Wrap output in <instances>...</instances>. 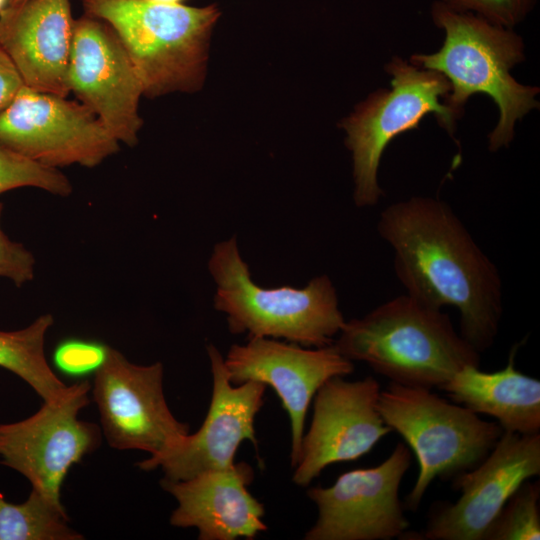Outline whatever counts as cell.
<instances>
[{
	"label": "cell",
	"mask_w": 540,
	"mask_h": 540,
	"mask_svg": "<svg viewBox=\"0 0 540 540\" xmlns=\"http://www.w3.org/2000/svg\"><path fill=\"white\" fill-rule=\"evenodd\" d=\"M406 293L460 313V334L479 353L495 341L503 312L496 265L444 201L414 196L387 206L377 224Z\"/></svg>",
	"instance_id": "1"
},
{
	"label": "cell",
	"mask_w": 540,
	"mask_h": 540,
	"mask_svg": "<svg viewBox=\"0 0 540 540\" xmlns=\"http://www.w3.org/2000/svg\"><path fill=\"white\" fill-rule=\"evenodd\" d=\"M431 18L445 32L443 45L432 54H413L410 64L445 76L451 90L443 102L460 117L471 96H489L500 114L488 135V148L496 152L508 147L516 122L539 107V88L523 85L510 74L524 60L522 38L511 28L453 10L441 0L432 4Z\"/></svg>",
	"instance_id": "2"
},
{
	"label": "cell",
	"mask_w": 540,
	"mask_h": 540,
	"mask_svg": "<svg viewBox=\"0 0 540 540\" xmlns=\"http://www.w3.org/2000/svg\"><path fill=\"white\" fill-rule=\"evenodd\" d=\"M332 345L390 382L431 390L441 389L465 366L480 364V353L446 313L407 293L346 321Z\"/></svg>",
	"instance_id": "3"
},
{
	"label": "cell",
	"mask_w": 540,
	"mask_h": 540,
	"mask_svg": "<svg viewBox=\"0 0 540 540\" xmlns=\"http://www.w3.org/2000/svg\"><path fill=\"white\" fill-rule=\"evenodd\" d=\"M208 269L216 284L214 307L226 315L232 334L317 348L331 345L346 322L327 275L303 288H263L252 280L235 237L214 246Z\"/></svg>",
	"instance_id": "4"
},
{
	"label": "cell",
	"mask_w": 540,
	"mask_h": 540,
	"mask_svg": "<svg viewBox=\"0 0 540 540\" xmlns=\"http://www.w3.org/2000/svg\"><path fill=\"white\" fill-rule=\"evenodd\" d=\"M86 15L108 24L126 49L143 94L194 92L204 79L215 5L190 7L147 0H83Z\"/></svg>",
	"instance_id": "5"
},
{
	"label": "cell",
	"mask_w": 540,
	"mask_h": 540,
	"mask_svg": "<svg viewBox=\"0 0 540 540\" xmlns=\"http://www.w3.org/2000/svg\"><path fill=\"white\" fill-rule=\"evenodd\" d=\"M378 410L417 458L419 473L405 497V507L413 512L436 478H455L477 466L503 433L497 422L483 420L431 389L395 382L380 391Z\"/></svg>",
	"instance_id": "6"
},
{
	"label": "cell",
	"mask_w": 540,
	"mask_h": 540,
	"mask_svg": "<svg viewBox=\"0 0 540 540\" xmlns=\"http://www.w3.org/2000/svg\"><path fill=\"white\" fill-rule=\"evenodd\" d=\"M385 71L391 76V88L371 93L341 123L352 153L353 199L361 208L376 205L383 195L378 184V168L394 138L417 129L421 120L431 113L453 137L456 120L460 118L443 102L451 86L441 73L420 69L400 57H393Z\"/></svg>",
	"instance_id": "7"
},
{
	"label": "cell",
	"mask_w": 540,
	"mask_h": 540,
	"mask_svg": "<svg viewBox=\"0 0 540 540\" xmlns=\"http://www.w3.org/2000/svg\"><path fill=\"white\" fill-rule=\"evenodd\" d=\"M90 391L89 381L68 385L61 396L43 401L31 416L0 424V463L58 504L70 468L101 444V428L79 419Z\"/></svg>",
	"instance_id": "8"
},
{
	"label": "cell",
	"mask_w": 540,
	"mask_h": 540,
	"mask_svg": "<svg viewBox=\"0 0 540 540\" xmlns=\"http://www.w3.org/2000/svg\"><path fill=\"white\" fill-rule=\"evenodd\" d=\"M0 145L41 165L92 168L119 142L84 104L24 85L0 112Z\"/></svg>",
	"instance_id": "9"
},
{
	"label": "cell",
	"mask_w": 540,
	"mask_h": 540,
	"mask_svg": "<svg viewBox=\"0 0 540 540\" xmlns=\"http://www.w3.org/2000/svg\"><path fill=\"white\" fill-rule=\"evenodd\" d=\"M163 365H138L108 347L94 373L91 392L99 412L102 434L117 450H140L159 455L189 434L169 409L163 390Z\"/></svg>",
	"instance_id": "10"
},
{
	"label": "cell",
	"mask_w": 540,
	"mask_h": 540,
	"mask_svg": "<svg viewBox=\"0 0 540 540\" xmlns=\"http://www.w3.org/2000/svg\"><path fill=\"white\" fill-rule=\"evenodd\" d=\"M411 462L410 448L399 442L379 465L347 471L329 487L308 489L318 517L304 539H400L410 523L399 499V487Z\"/></svg>",
	"instance_id": "11"
},
{
	"label": "cell",
	"mask_w": 540,
	"mask_h": 540,
	"mask_svg": "<svg viewBox=\"0 0 540 540\" xmlns=\"http://www.w3.org/2000/svg\"><path fill=\"white\" fill-rule=\"evenodd\" d=\"M539 474L540 433L503 431L481 463L453 478V488L461 492L458 500L434 505L423 531H406L402 536L414 540H483L515 490Z\"/></svg>",
	"instance_id": "12"
},
{
	"label": "cell",
	"mask_w": 540,
	"mask_h": 540,
	"mask_svg": "<svg viewBox=\"0 0 540 540\" xmlns=\"http://www.w3.org/2000/svg\"><path fill=\"white\" fill-rule=\"evenodd\" d=\"M213 379L208 413L200 429L187 434L165 452L137 463L144 471L161 468L165 480L181 481L200 473L232 467L240 444L250 440L257 449L254 421L264 403L266 385L246 381L234 386L224 358L207 346Z\"/></svg>",
	"instance_id": "13"
},
{
	"label": "cell",
	"mask_w": 540,
	"mask_h": 540,
	"mask_svg": "<svg viewBox=\"0 0 540 540\" xmlns=\"http://www.w3.org/2000/svg\"><path fill=\"white\" fill-rule=\"evenodd\" d=\"M67 79L70 92L118 142L128 146L138 142L142 83L126 49L108 24L89 15L74 21Z\"/></svg>",
	"instance_id": "14"
},
{
	"label": "cell",
	"mask_w": 540,
	"mask_h": 540,
	"mask_svg": "<svg viewBox=\"0 0 540 540\" xmlns=\"http://www.w3.org/2000/svg\"><path fill=\"white\" fill-rule=\"evenodd\" d=\"M224 365L233 385L257 381L274 389L291 421L293 468L300 458L305 418L316 392L327 380L354 371L353 362L332 344L307 349L267 337H252L244 345H232Z\"/></svg>",
	"instance_id": "15"
},
{
	"label": "cell",
	"mask_w": 540,
	"mask_h": 540,
	"mask_svg": "<svg viewBox=\"0 0 540 540\" xmlns=\"http://www.w3.org/2000/svg\"><path fill=\"white\" fill-rule=\"evenodd\" d=\"M380 391L372 376L357 381L336 376L318 389L294 483L308 486L327 466L362 457L392 431L378 410Z\"/></svg>",
	"instance_id": "16"
},
{
	"label": "cell",
	"mask_w": 540,
	"mask_h": 540,
	"mask_svg": "<svg viewBox=\"0 0 540 540\" xmlns=\"http://www.w3.org/2000/svg\"><path fill=\"white\" fill-rule=\"evenodd\" d=\"M254 477L245 462L200 473L190 479L169 481L161 486L177 501L170 524L196 528L200 540L254 539L267 530L264 507L248 491Z\"/></svg>",
	"instance_id": "17"
},
{
	"label": "cell",
	"mask_w": 540,
	"mask_h": 540,
	"mask_svg": "<svg viewBox=\"0 0 540 540\" xmlns=\"http://www.w3.org/2000/svg\"><path fill=\"white\" fill-rule=\"evenodd\" d=\"M74 19L69 0H26L0 12V46L24 85L66 97Z\"/></svg>",
	"instance_id": "18"
},
{
	"label": "cell",
	"mask_w": 540,
	"mask_h": 540,
	"mask_svg": "<svg viewBox=\"0 0 540 540\" xmlns=\"http://www.w3.org/2000/svg\"><path fill=\"white\" fill-rule=\"evenodd\" d=\"M516 350L517 345L501 370L484 372L468 365L441 389L456 404L495 418L503 431L540 433V381L516 369Z\"/></svg>",
	"instance_id": "19"
},
{
	"label": "cell",
	"mask_w": 540,
	"mask_h": 540,
	"mask_svg": "<svg viewBox=\"0 0 540 540\" xmlns=\"http://www.w3.org/2000/svg\"><path fill=\"white\" fill-rule=\"evenodd\" d=\"M53 324V316L46 313L22 329L0 331V367L21 378L43 401L58 398L68 387L45 355L46 335Z\"/></svg>",
	"instance_id": "20"
},
{
	"label": "cell",
	"mask_w": 540,
	"mask_h": 540,
	"mask_svg": "<svg viewBox=\"0 0 540 540\" xmlns=\"http://www.w3.org/2000/svg\"><path fill=\"white\" fill-rule=\"evenodd\" d=\"M69 525L62 504L31 488L22 503L6 501L0 493V540H83Z\"/></svg>",
	"instance_id": "21"
},
{
	"label": "cell",
	"mask_w": 540,
	"mask_h": 540,
	"mask_svg": "<svg viewBox=\"0 0 540 540\" xmlns=\"http://www.w3.org/2000/svg\"><path fill=\"white\" fill-rule=\"evenodd\" d=\"M539 499V481H524L489 525L483 540H539Z\"/></svg>",
	"instance_id": "22"
},
{
	"label": "cell",
	"mask_w": 540,
	"mask_h": 540,
	"mask_svg": "<svg viewBox=\"0 0 540 540\" xmlns=\"http://www.w3.org/2000/svg\"><path fill=\"white\" fill-rule=\"evenodd\" d=\"M21 187H34L66 197L73 187L56 168L27 159L0 145V194Z\"/></svg>",
	"instance_id": "23"
},
{
	"label": "cell",
	"mask_w": 540,
	"mask_h": 540,
	"mask_svg": "<svg viewBox=\"0 0 540 540\" xmlns=\"http://www.w3.org/2000/svg\"><path fill=\"white\" fill-rule=\"evenodd\" d=\"M451 9L470 12L502 27L513 28L533 9L536 0H441Z\"/></svg>",
	"instance_id": "24"
},
{
	"label": "cell",
	"mask_w": 540,
	"mask_h": 540,
	"mask_svg": "<svg viewBox=\"0 0 540 540\" xmlns=\"http://www.w3.org/2000/svg\"><path fill=\"white\" fill-rule=\"evenodd\" d=\"M108 347L96 342L67 340L60 343L54 352V363L64 373L74 376L85 375L103 364Z\"/></svg>",
	"instance_id": "25"
},
{
	"label": "cell",
	"mask_w": 540,
	"mask_h": 540,
	"mask_svg": "<svg viewBox=\"0 0 540 540\" xmlns=\"http://www.w3.org/2000/svg\"><path fill=\"white\" fill-rule=\"evenodd\" d=\"M3 205L0 202V221ZM35 258L21 243L11 240L2 230L0 223V277L11 280L15 286L34 278Z\"/></svg>",
	"instance_id": "26"
},
{
	"label": "cell",
	"mask_w": 540,
	"mask_h": 540,
	"mask_svg": "<svg viewBox=\"0 0 540 540\" xmlns=\"http://www.w3.org/2000/svg\"><path fill=\"white\" fill-rule=\"evenodd\" d=\"M23 86L24 82L15 64L0 46V112L12 102Z\"/></svg>",
	"instance_id": "27"
},
{
	"label": "cell",
	"mask_w": 540,
	"mask_h": 540,
	"mask_svg": "<svg viewBox=\"0 0 540 540\" xmlns=\"http://www.w3.org/2000/svg\"><path fill=\"white\" fill-rule=\"evenodd\" d=\"M154 3H160V4H181L184 0H147Z\"/></svg>",
	"instance_id": "28"
},
{
	"label": "cell",
	"mask_w": 540,
	"mask_h": 540,
	"mask_svg": "<svg viewBox=\"0 0 540 540\" xmlns=\"http://www.w3.org/2000/svg\"><path fill=\"white\" fill-rule=\"evenodd\" d=\"M26 0H9V5L8 7H17L19 5H21L22 3H24Z\"/></svg>",
	"instance_id": "29"
},
{
	"label": "cell",
	"mask_w": 540,
	"mask_h": 540,
	"mask_svg": "<svg viewBox=\"0 0 540 540\" xmlns=\"http://www.w3.org/2000/svg\"><path fill=\"white\" fill-rule=\"evenodd\" d=\"M6 0H0V12L3 10V6L5 4Z\"/></svg>",
	"instance_id": "30"
}]
</instances>
